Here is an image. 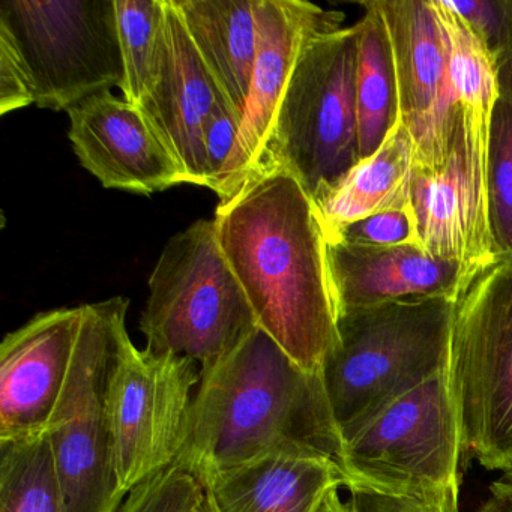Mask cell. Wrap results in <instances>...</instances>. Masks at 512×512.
I'll return each instance as SVG.
<instances>
[{"mask_svg":"<svg viewBox=\"0 0 512 512\" xmlns=\"http://www.w3.org/2000/svg\"><path fill=\"white\" fill-rule=\"evenodd\" d=\"M221 97L242 119L257 55L256 0H173Z\"/></svg>","mask_w":512,"mask_h":512,"instance_id":"19","label":"cell"},{"mask_svg":"<svg viewBox=\"0 0 512 512\" xmlns=\"http://www.w3.org/2000/svg\"><path fill=\"white\" fill-rule=\"evenodd\" d=\"M394 55L400 121L415 143L413 166L439 169L449 154L457 100L448 46L433 0H374Z\"/></svg>","mask_w":512,"mask_h":512,"instance_id":"12","label":"cell"},{"mask_svg":"<svg viewBox=\"0 0 512 512\" xmlns=\"http://www.w3.org/2000/svg\"><path fill=\"white\" fill-rule=\"evenodd\" d=\"M73 364L47 425L65 512H118L107 388L130 301L124 296L82 305Z\"/></svg>","mask_w":512,"mask_h":512,"instance_id":"9","label":"cell"},{"mask_svg":"<svg viewBox=\"0 0 512 512\" xmlns=\"http://www.w3.org/2000/svg\"><path fill=\"white\" fill-rule=\"evenodd\" d=\"M496 68L499 98L488 145V208L494 260L512 262V59Z\"/></svg>","mask_w":512,"mask_h":512,"instance_id":"25","label":"cell"},{"mask_svg":"<svg viewBox=\"0 0 512 512\" xmlns=\"http://www.w3.org/2000/svg\"><path fill=\"white\" fill-rule=\"evenodd\" d=\"M331 242H347L370 247H394L418 242L412 205L353 221L344 226Z\"/></svg>","mask_w":512,"mask_h":512,"instance_id":"28","label":"cell"},{"mask_svg":"<svg viewBox=\"0 0 512 512\" xmlns=\"http://www.w3.org/2000/svg\"><path fill=\"white\" fill-rule=\"evenodd\" d=\"M241 118L230 109L224 98L218 101L206 121L203 131V157H205V187L220 190L224 170L238 139Z\"/></svg>","mask_w":512,"mask_h":512,"instance_id":"29","label":"cell"},{"mask_svg":"<svg viewBox=\"0 0 512 512\" xmlns=\"http://www.w3.org/2000/svg\"><path fill=\"white\" fill-rule=\"evenodd\" d=\"M83 308L44 311L0 346V443L46 434L73 364Z\"/></svg>","mask_w":512,"mask_h":512,"instance_id":"14","label":"cell"},{"mask_svg":"<svg viewBox=\"0 0 512 512\" xmlns=\"http://www.w3.org/2000/svg\"><path fill=\"white\" fill-rule=\"evenodd\" d=\"M316 512H349V506H347V502L341 500L338 490H332L323 497Z\"/></svg>","mask_w":512,"mask_h":512,"instance_id":"31","label":"cell"},{"mask_svg":"<svg viewBox=\"0 0 512 512\" xmlns=\"http://www.w3.org/2000/svg\"><path fill=\"white\" fill-rule=\"evenodd\" d=\"M349 512H443L406 497L388 496L368 488L350 487Z\"/></svg>","mask_w":512,"mask_h":512,"instance_id":"30","label":"cell"},{"mask_svg":"<svg viewBox=\"0 0 512 512\" xmlns=\"http://www.w3.org/2000/svg\"><path fill=\"white\" fill-rule=\"evenodd\" d=\"M337 316L352 308L419 298L460 299L481 269L431 256L418 242L394 247L328 244Z\"/></svg>","mask_w":512,"mask_h":512,"instance_id":"16","label":"cell"},{"mask_svg":"<svg viewBox=\"0 0 512 512\" xmlns=\"http://www.w3.org/2000/svg\"><path fill=\"white\" fill-rule=\"evenodd\" d=\"M478 512H512V502L505 497L490 494L479 506Z\"/></svg>","mask_w":512,"mask_h":512,"instance_id":"33","label":"cell"},{"mask_svg":"<svg viewBox=\"0 0 512 512\" xmlns=\"http://www.w3.org/2000/svg\"><path fill=\"white\" fill-rule=\"evenodd\" d=\"M478 34L494 62L512 59V0L448 2Z\"/></svg>","mask_w":512,"mask_h":512,"instance_id":"27","label":"cell"},{"mask_svg":"<svg viewBox=\"0 0 512 512\" xmlns=\"http://www.w3.org/2000/svg\"><path fill=\"white\" fill-rule=\"evenodd\" d=\"M344 16L302 0H256L257 55L238 139L217 196L229 202L265 157L272 125L305 43Z\"/></svg>","mask_w":512,"mask_h":512,"instance_id":"13","label":"cell"},{"mask_svg":"<svg viewBox=\"0 0 512 512\" xmlns=\"http://www.w3.org/2000/svg\"><path fill=\"white\" fill-rule=\"evenodd\" d=\"M214 221L259 328L299 367L322 373L337 341V308L314 200L292 173L263 163Z\"/></svg>","mask_w":512,"mask_h":512,"instance_id":"1","label":"cell"},{"mask_svg":"<svg viewBox=\"0 0 512 512\" xmlns=\"http://www.w3.org/2000/svg\"><path fill=\"white\" fill-rule=\"evenodd\" d=\"M124 61L122 94L139 106L154 85L166 41V0H115Z\"/></svg>","mask_w":512,"mask_h":512,"instance_id":"23","label":"cell"},{"mask_svg":"<svg viewBox=\"0 0 512 512\" xmlns=\"http://www.w3.org/2000/svg\"><path fill=\"white\" fill-rule=\"evenodd\" d=\"M196 512H217L215 509L214 503H212L211 497L206 493L205 500H203L202 505L199 506Z\"/></svg>","mask_w":512,"mask_h":512,"instance_id":"34","label":"cell"},{"mask_svg":"<svg viewBox=\"0 0 512 512\" xmlns=\"http://www.w3.org/2000/svg\"><path fill=\"white\" fill-rule=\"evenodd\" d=\"M221 98L173 0H166L163 59L154 85L137 107L175 158L185 184L205 187L203 131Z\"/></svg>","mask_w":512,"mask_h":512,"instance_id":"17","label":"cell"},{"mask_svg":"<svg viewBox=\"0 0 512 512\" xmlns=\"http://www.w3.org/2000/svg\"><path fill=\"white\" fill-rule=\"evenodd\" d=\"M67 113L74 152L104 188L149 196L185 184L175 158L130 101L106 91Z\"/></svg>","mask_w":512,"mask_h":512,"instance_id":"15","label":"cell"},{"mask_svg":"<svg viewBox=\"0 0 512 512\" xmlns=\"http://www.w3.org/2000/svg\"><path fill=\"white\" fill-rule=\"evenodd\" d=\"M490 494L505 497V499L511 500L512 502V470L511 472L503 473L499 479L491 482Z\"/></svg>","mask_w":512,"mask_h":512,"instance_id":"32","label":"cell"},{"mask_svg":"<svg viewBox=\"0 0 512 512\" xmlns=\"http://www.w3.org/2000/svg\"><path fill=\"white\" fill-rule=\"evenodd\" d=\"M343 437L344 487L460 512V425L449 367L395 398Z\"/></svg>","mask_w":512,"mask_h":512,"instance_id":"5","label":"cell"},{"mask_svg":"<svg viewBox=\"0 0 512 512\" xmlns=\"http://www.w3.org/2000/svg\"><path fill=\"white\" fill-rule=\"evenodd\" d=\"M433 7L448 46L449 82L457 104L493 113L499 98L493 56L469 23L452 10L446 0H433Z\"/></svg>","mask_w":512,"mask_h":512,"instance_id":"24","label":"cell"},{"mask_svg":"<svg viewBox=\"0 0 512 512\" xmlns=\"http://www.w3.org/2000/svg\"><path fill=\"white\" fill-rule=\"evenodd\" d=\"M256 316L218 242L214 220L169 239L140 319L146 349L191 359L200 373L232 355L256 329Z\"/></svg>","mask_w":512,"mask_h":512,"instance_id":"6","label":"cell"},{"mask_svg":"<svg viewBox=\"0 0 512 512\" xmlns=\"http://www.w3.org/2000/svg\"><path fill=\"white\" fill-rule=\"evenodd\" d=\"M277 455L322 458L343 472V437L322 373L299 367L257 328L200 373L175 463L205 484L224 470Z\"/></svg>","mask_w":512,"mask_h":512,"instance_id":"2","label":"cell"},{"mask_svg":"<svg viewBox=\"0 0 512 512\" xmlns=\"http://www.w3.org/2000/svg\"><path fill=\"white\" fill-rule=\"evenodd\" d=\"M491 116L457 104L445 164L413 166L410 187L421 247L431 256L481 271L494 262L488 208Z\"/></svg>","mask_w":512,"mask_h":512,"instance_id":"11","label":"cell"},{"mask_svg":"<svg viewBox=\"0 0 512 512\" xmlns=\"http://www.w3.org/2000/svg\"><path fill=\"white\" fill-rule=\"evenodd\" d=\"M358 26L305 43L272 125L262 163L292 173L316 200L359 158Z\"/></svg>","mask_w":512,"mask_h":512,"instance_id":"7","label":"cell"},{"mask_svg":"<svg viewBox=\"0 0 512 512\" xmlns=\"http://www.w3.org/2000/svg\"><path fill=\"white\" fill-rule=\"evenodd\" d=\"M449 385L463 454L512 470V262L494 260L461 295L452 328Z\"/></svg>","mask_w":512,"mask_h":512,"instance_id":"8","label":"cell"},{"mask_svg":"<svg viewBox=\"0 0 512 512\" xmlns=\"http://www.w3.org/2000/svg\"><path fill=\"white\" fill-rule=\"evenodd\" d=\"M413 160L415 143L400 121L379 151L359 161L314 200L326 241L353 221L410 206Z\"/></svg>","mask_w":512,"mask_h":512,"instance_id":"20","label":"cell"},{"mask_svg":"<svg viewBox=\"0 0 512 512\" xmlns=\"http://www.w3.org/2000/svg\"><path fill=\"white\" fill-rule=\"evenodd\" d=\"M457 302L403 299L338 313L322 377L340 431L449 367Z\"/></svg>","mask_w":512,"mask_h":512,"instance_id":"4","label":"cell"},{"mask_svg":"<svg viewBox=\"0 0 512 512\" xmlns=\"http://www.w3.org/2000/svg\"><path fill=\"white\" fill-rule=\"evenodd\" d=\"M0 512H65L47 434L0 443Z\"/></svg>","mask_w":512,"mask_h":512,"instance_id":"22","label":"cell"},{"mask_svg":"<svg viewBox=\"0 0 512 512\" xmlns=\"http://www.w3.org/2000/svg\"><path fill=\"white\" fill-rule=\"evenodd\" d=\"M365 14L358 26V110L359 158L379 151L400 122V94L394 55L385 20L376 2H364Z\"/></svg>","mask_w":512,"mask_h":512,"instance_id":"21","label":"cell"},{"mask_svg":"<svg viewBox=\"0 0 512 512\" xmlns=\"http://www.w3.org/2000/svg\"><path fill=\"white\" fill-rule=\"evenodd\" d=\"M199 383L196 362L139 349L128 331L122 334L107 388L113 463L122 499L175 463Z\"/></svg>","mask_w":512,"mask_h":512,"instance_id":"10","label":"cell"},{"mask_svg":"<svg viewBox=\"0 0 512 512\" xmlns=\"http://www.w3.org/2000/svg\"><path fill=\"white\" fill-rule=\"evenodd\" d=\"M205 497V484L173 463L134 487L118 512H196Z\"/></svg>","mask_w":512,"mask_h":512,"instance_id":"26","label":"cell"},{"mask_svg":"<svg viewBox=\"0 0 512 512\" xmlns=\"http://www.w3.org/2000/svg\"><path fill=\"white\" fill-rule=\"evenodd\" d=\"M115 0H5L0 4V113L73 109L122 88Z\"/></svg>","mask_w":512,"mask_h":512,"instance_id":"3","label":"cell"},{"mask_svg":"<svg viewBox=\"0 0 512 512\" xmlns=\"http://www.w3.org/2000/svg\"><path fill=\"white\" fill-rule=\"evenodd\" d=\"M346 485L337 464L322 458H260L205 482L217 512H316L323 497Z\"/></svg>","mask_w":512,"mask_h":512,"instance_id":"18","label":"cell"}]
</instances>
